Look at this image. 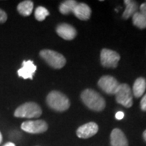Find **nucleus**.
<instances>
[{
	"label": "nucleus",
	"instance_id": "f257e3e1",
	"mask_svg": "<svg viewBox=\"0 0 146 146\" xmlns=\"http://www.w3.org/2000/svg\"><path fill=\"white\" fill-rule=\"evenodd\" d=\"M81 100L89 109L94 111H102L106 107V101L98 92L91 89L84 90L80 95Z\"/></svg>",
	"mask_w": 146,
	"mask_h": 146
},
{
	"label": "nucleus",
	"instance_id": "f03ea898",
	"mask_svg": "<svg viewBox=\"0 0 146 146\" xmlns=\"http://www.w3.org/2000/svg\"><path fill=\"white\" fill-rule=\"evenodd\" d=\"M46 102L48 106L56 111H65L70 107V101L63 93L52 91L47 95Z\"/></svg>",
	"mask_w": 146,
	"mask_h": 146
},
{
	"label": "nucleus",
	"instance_id": "7ed1b4c3",
	"mask_svg": "<svg viewBox=\"0 0 146 146\" xmlns=\"http://www.w3.org/2000/svg\"><path fill=\"white\" fill-rule=\"evenodd\" d=\"M42 114V110L41 107L35 102H29L17 107L14 112V116L17 118L35 119L40 117Z\"/></svg>",
	"mask_w": 146,
	"mask_h": 146
},
{
	"label": "nucleus",
	"instance_id": "20e7f679",
	"mask_svg": "<svg viewBox=\"0 0 146 146\" xmlns=\"http://www.w3.org/2000/svg\"><path fill=\"white\" fill-rule=\"evenodd\" d=\"M40 56L46 62L47 64H49L51 68L54 69L63 68L67 62L63 54L52 50H42L40 51Z\"/></svg>",
	"mask_w": 146,
	"mask_h": 146
},
{
	"label": "nucleus",
	"instance_id": "39448f33",
	"mask_svg": "<svg viewBox=\"0 0 146 146\" xmlns=\"http://www.w3.org/2000/svg\"><path fill=\"white\" fill-rule=\"evenodd\" d=\"M116 102L124 107L130 108L133 104V95L130 86L127 84H120L115 93Z\"/></svg>",
	"mask_w": 146,
	"mask_h": 146
},
{
	"label": "nucleus",
	"instance_id": "423d86ee",
	"mask_svg": "<svg viewBox=\"0 0 146 146\" xmlns=\"http://www.w3.org/2000/svg\"><path fill=\"white\" fill-rule=\"evenodd\" d=\"M101 63L104 68H115L120 60V55L114 50L102 49L100 55Z\"/></svg>",
	"mask_w": 146,
	"mask_h": 146
},
{
	"label": "nucleus",
	"instance_id": "0eeeda50",
	"mask_svg": "<svg viewBox=\"0 0 146 146\" xmlns=\"http://www.w3.org/2000/svg\"><path fill=\"white\" fill-rule=\"evenodd\" d=\"M21 129L30 134H40L46 131L48 125L44 120H29L24 122L21 126Z\"/></svg>",
	"mask_w": 146,
	"mask_h": 146
},
{
	"label": "nucleus",
	"instance_id": "6e6552de",
	"mask_svg": "<svg viewBox=\"0 0 146 146\" xmlns=\"http://www.w3.org/2000/svg\"><path fill=\"white\" fill-rule=\"evenodd\" d=\"M98 86L106 94L109 95L115 94L120 84L119 81L111 76H103L98 80Z\"/></svg>",
	"mask_w": 146,
	"mask_h": 146
},
{
	"label": "nucleus",
	"instance_id": "1a4fd4ad",
	"mask_svg": "<svg viewBox=\"0 0 146 146\" xmlns=\"http://www.w3.org/2000/svg\"><path fill=\"white\" fill-rule=\"evenodd\" d=\"M98 131V124L94 122H89L79 127L76 131V135L79 138L88 139L96 135Z\"/></svg>",
	"mask_w": 146,
	"mask_h": 146
},
{
	"label": "nucleus",
	"instance_id": "9d476101",
	"mask_svg": "<svg viewBox=\"0 0 146 146\" xmlns=\"http://www.w3.org/2000/svg\"><path fill=\"white\" fill-rule=\"evenodd\" d=\"M56 32L58 36H61L64 40H68V41L73 40L77 34L76 29L67 23L59 24L56 28Z\"/></svg>",
	"mask_w": 146,
	"mask_h": 146
},
{
	"label": "nucleus",
	"instance_id": "9b49d317",
	"mask_svg": "<svg viewBox=\"0 0 146 146\" xmlns=\"http://www.w3.org/2000/svg\"><path fill=\"white\" fill-rule=\"evenodd\" d=\"M36 66L32 60H25L22 63L21 68L17 71V73H18V76L23 79L33 80V75L36 72Z\"/></svg>",
	"mask_w": 146,
	"mask_h": 146
},
{
	"label": "nucleus",
	"instance_id": "f8f14e48",
	"mask_svg": "<svg viewBox=\"0 0 146 146\" xmlns=\"http://www.w3.org/2000/svg\"><path fill=\"white\" fill-rule=\"evenodd\" d=\"M110 145L128 146V141L124 133L119 128H115L110 133Z\"/></svg>",
	"mask_w": 146,
	"mask_h": 146
},
{
	"label": "nucleus",
	"instance_id": "ddd939ff",
	"mask_svg": "<svg viewBox=\"0 0 146 146\" xmlns=\"http://www.w3.org/2000/svg\"><path fill=\"white\" fill-rule=\"evenodd\" d=\"M92 11L89 7V5L84 3H80L76 5L74 10H73V14L76 16L78 19L81 21H87L89 20L91 16Z\"/></svg>",
	"mask_w": 146,
	"mask_h": 146
},
{
	"label": "nucleus",
	"instance_id": "4468645a",
	"mask_svg": "<svg viewBox=\"0 0 146 146\" xmlns=\"http://www.w3.org/2000/svg\"><path fill=\"white\" fill-rule=\"evenodd\" d=\"M146 90V80L143 77H139L134 82L132 87V95L136 98H141L145 94Z\"/></svg>",
	"mask_w": 146,
	"mask_h": 146
},
{
	"label": "nucleus",
	"instance_id": "2eb2a0df",
	"mask_svg": "<svg viewBox=\"0 0 146 146\" xmlns=\"http://www.w3.org/2000/svg\"><path fill=\"white\" fill-rule=\"evenodd\" d=\"M124 4H125V10L123 13V18L125 20H127L137 11L138 5H137L136 2L131 1V0H125Z\"/></svg>",
	"mask_w": 146,
	"mask_h": 146
},
{
	"label": "nucleus",
	"instance_id": "dca6fc26",
	"mask_svg": "<svg viewBox=\"0 0 146 146\" xmlns=\"http://www.w3.org/2000/svg\"><path fill=\"white\" fill-rule=\"evenodd\" d=\"M33 10V3L30 0H26L20 3L17 6L18 12L23 16H30Z\"/></svg>",
	"mask_w": 146,
	"mask_h": 146
},
{
	"label": "nucleus",
	"instance_id": "f3484780",
	"mask_svg": "<svg viewBox=\"0 0 146 146\" xmlns=\"http://www.w3.org/2000/svg\"><path fill=\"white\" fill-rule=\"evenodd\" d=\"M76 4H77V2L75 0L64 1L59 6V11L63 15H68V14L73 12V10Z\"/></svg>",
	"mask_w": 146,
	"mask_h": 146
},
{
	"label": "nucleus",
	"instance_id": "a211bd4d",
	"mask_svg": "<svg viewBox=\"0 0 146 146\" xmlns=\"http://www.w3.org/2000/svg\"><path fill=\"white\" fill-rule=\"evenodd\" d=\"M131 17H132V23L135 26L141 29H146V16L141 14L140 11H136Z\"/></svg>",
	"mask_w": 146,
	"mask_h": 146
},
{
	"label": "nucleus",
	"instance_id": "6ab92c4d",
	"mask_svg": "<svg viewBox=\"0 0 146 146\" xmlns=\"http://www.w3.org/2000/svg\"><path fill=\"white\" fill-rule=\"evenodd\" d=\"M34 15H35V18L37 21H42L50 15V12L46 7H36V10H35V14Z\"/></svg>",
	"mask_w": 146,
	"mask_h": 146
},
{
	"label": "nucleus",
	"instance_id": "aec40b11",
	"mask_svg": "<svg viewBox=\"0 0 146 146\" xmlns=\"http://www.w3.org/2000/svg\"><path fill=\"white\" fill-rule=\"evenodd\" d=\"M7 20V15L5 11L2 9H0V24H3L5 23Z\"/></svg>",
	"mask_w": 146,
	"mask_h": 146
},
{
	"label": "nucleus",
	"instance_id": "412c9836",
	"mask_svg": "<svg viewBox=\"0 0 146 146\" xmlns=\"http://www.w3.org/2000/svg\"><path fill=\"white\" fill-rule=\"evenodd\" d=\"M141 108L142 110L146 111V94H145L141 101Z\"/></svg>",
	"mask_w": 146,
	"mask_h": 146
},
{
	"label": "nucleus",
	"instance_id": "4be33fe9",
	"mask_svg": "<svg viewBox=\"0 0 146 146\" xmlns=\"http://www.w3.org/2000/svg\"><path fill=\"white\" fill-rule=\"evenodd\" d=\"M140 12L145 16H146V3H144L140 6Z\"/></svg>",
	"mask_w": 146,
	"mask_h": 146
},
{
	"label": "nucleus",
	"instance_id": "5701e85b",
	"mask_svg": "<svg viewBox=\"0 0 146 146\" xmlns=\"http://www.w3.org/2000/svg\"><path fill=\"white\" fill-rule=\"evenodd\" d=\"M115 118L116 119L118 120H121L123 119L124 118V113L123 111H118L116 114H115Z\"/></svg>",
	"mask_w": 146,
	"mask_h": 146
},
{
	"label": "nucleus",
	"instance_id": "b1692460",
	"mask_svg": "<svg viewBox=\"0 0 146 146\" xmlns=\"http://www.w3.org/2000/svg\"><path fill=\"white\" fill-rule=\"evenodd\" d=\"M3 146H16V145L14 143H12V142H7Z\"/></svg>",
	"mask_w": 146,
	"mask_h": 146
},
{
	"label": "nucleus",
	"instance_id": "393cba45",
	"mask_svg": "<svg viewBox=\"0 0 146 146\" xmlns=\"http://www.w3.org/2000/svg\"><path fill=\"white\" fill-rule=\"evenodd\" d=\"M143 137H144V140L146 141V130L143 132Z\"/></svg>",
	"mask_w": 146,
	"mask_h": 146
},
{
	"label": "nucleus",
	"instance_id": "a878e982",
	"mask_svg": "<svg viewBox=\"0 0 146 146\" xmlns=\"http://www.w3.org/2000/svg\"><path fill=\"white\" fill-rule=\"evenodd\" d=\"M2 141H3V136H2V133L0 132V144L2 143Z\"/></svg>",
	"mask_w": 146,
	"mask_h": 146
}]
</instances>
